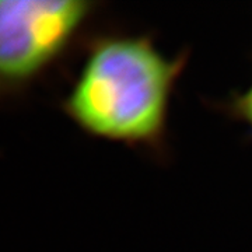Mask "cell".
I'll return each instance as SVG.
<instances>
[{
	"label": "cell",
	"mask_w": 252,
	"mask_h": 252,
	"mask_svg": "<svg viewBox=\"0 0 252 252\" xmlns=\"http://www.w3.org/2000/svg\"><path fill=\"white\" fill-rule=\"evenodd\" d=\"M182 59L142 35H111L90 49L63 109L83 132L109 142L152 146L165 133Z\"/></svg>",
	"instance_id": "obj_1"
},
{
	"label": "cell",
	"mask_w": 252,
	"mask_h": 252,
	"mask_svg": "<svg viewBox=\"0 0 252 252\" xmlns=\"http://www.w3.org/2000/svg\"><path fill=\"white\" fill-rule=\"evenodd\" d=\"M87 0H0V90L36 79L93 14Z\"/></svg>",
	"instance_id": "obj_2"
},
{
	"label": "cell",
	"mask_w": 252,
	"mask_h": 252,
	"mask_svg": "<svg viewBox=\"0 0 252 252\" xmlns=\"http://www.w3.org/2000/svg\"><path fill=\"white\" fill-rule=\"evenodd\" d=\"M234 108L244 122L252 126V84L237 98Z\"/></svg>",
	"instance_id": "obj_3"
}]
</instances>
